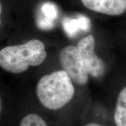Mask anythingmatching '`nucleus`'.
I'll use <instances>...</instances> for the list:
<instances>
[{
    "mask_svg": "<svg viewBox=\"0 0 126 126\" xmlns=\"http://www.w3.org/2000/svg\"><path fill=\"white\" fill-rule=\"evenodd\" d=\"M36 92L44 107L56 110L70 102L74 94L75 88L67 72L60 70L42 77L36 86Z\"/></svg>",
    "mask_w": 126,
    "mask_h": 126,
    "instance_id": "obj_1",
    "label": "nucleus"
},
{
    "mask_svg": "<svg viewBox=\"0 0 126 126\" xmlns=\"http://www.w3.org/2000/svg\"><path fill=\"white\" fill-rule=\"evenodd\" d=\"M45 46L38 39H32L23 45L9 46L0 51V66L13 74H20L30 66L40 65L46 59Z\"/></svg>",
    "mask_w": 126,
    "mask_h": 126,
    "instance_id": "obj_2",
    "label": "nucleus"
},
{
    "mask_svg": "<svg viewBox=\"0 0 126 126\" xmlns=\"http://www.w3.org/2000/svg\"><path fill=\"white\" fill-rule=\"evenodd\" d=\"M59 59L63 70L72 81L81 86L87 83L89 74L77 47L70 45L63 48L60 53Z\"/></svg>",
    "mask_w": 126,
    "mask_h": 126,
    "instance_id": "obj_3",
    "label": "nucleus"
},
{
    "mask_svg": "<svg viewBox=\"0 0 126 126\" xmlns=\"http://www.w3.org/2000/svg\"><path fill=\"white\" fill-rule=\"evenodd\" d=\"M95 40L94 37L89 34L81 39L77 44L86 70L92 77L99 78L104 74L105 64L94 52Z\"/></svg>",
    "mask_w": 126,
    "mask_h": 126,
    "instance_id": "obj_4",
    "label": "nucleus"
},
{
    "mask_svg": "<svg viewBox=\"0 0 126 126\" xmlns=\"http://www.w3.org/2000/svg\"><path fill=\"white\" fill-rule=\"evenodd\" d=\"M86 8L108 15H122L126 11V0H81Z\"/></svg>",
    "mask_w": 126,
    "mask_h": 126,
    "instance_id": "obj_5",
    "label": "nucleus"
},
{
    "mask_svg": "<svg viewBox=\"0 0 126 126\" xmlns=\"http://www.w3.org/2000/svg\"><path fill=\"white\" fill-rule=\"evenodd\" d=\"M64 31L70 37H74L79 31H89L91 28V21L84 15H78L77 18H65L62 20Z\"/></svg>",
    "mask_w": 126,
    "mask_h": 126,
    "instance_id": "obj_6",
    "label": "nucleus"
},
{
    "mask_svg": "<svg viewBox=\"0 0 126 126\" xmlns=\"http://www.w3.org/2000/svg\"><path fill=\"white\" fill-rule=\"evenodd\" d=\"M113 119L116 126H126V86L117 96Z\"/></svg>",
    "mask_w": 126,
    "mask_h": 126,
    "instance_id": "obj_7",
    "label": "nucleus"
},
{
    "mask_svg": "<svg viewBox=\"0 0 126 126\" xmlns=\"http://www.w3.org/2000/svg\"><path fill=\"white\" fill-rule=\"evenodd\" d=\"M19 126H48L44 119L38 114L31 113L20 121Z\"/></svg>",
    "mask_w": 126,
    "mask_h": 126,
    "instance_id": "obj_8",
    "label": "nucleus"
},
{
    "mask_svg": "<svg viewBox=\"0 0 126 126\" xmlns=\"http://www.w3.org/2000/svg\"><path fill=\"white\" fill-rule=\"evenodd\" d=\"M41 11L44 17L53 21L57 18L59 14V11L56 5L50 2H45L42 5L41 7Z\"/></svg>",
    "mask_w": 126,
    "mask_h": 126,
    "instance_id": "obj_9",
    "label": "nucleus"
},
{
    "mask_svg": "<svg viewBox=\"0 0 126 126\" xmlns=\"http://www.w3.org/2000/svg\"><path fill=\"white\" fill-rule=\"evenodd\" d=\"M54 21L44 16H40L37 19V25L41 29L49 30L54 27Z\"/></svg>",
    "mask_w": 126,
    "mask_h": 126,
    "instance_id": "obj_10",
    "label": "nucleus"
},
{
    "mask_svg": "<svg viewBox=\"0 0 126 126\" xmlns=\"http://www.w3.org/2000/svg\"><path fill=\"white\" fill-rule=\"evenodd\" d=\"M83 126H102L100 124H97V123H88L86 125Z\"/></svg>",
    "mask_w": 126,
    "mask_h": 126,
    "instance_id": "obj_11",
    "label": "nucleus"
}]
</instances>
